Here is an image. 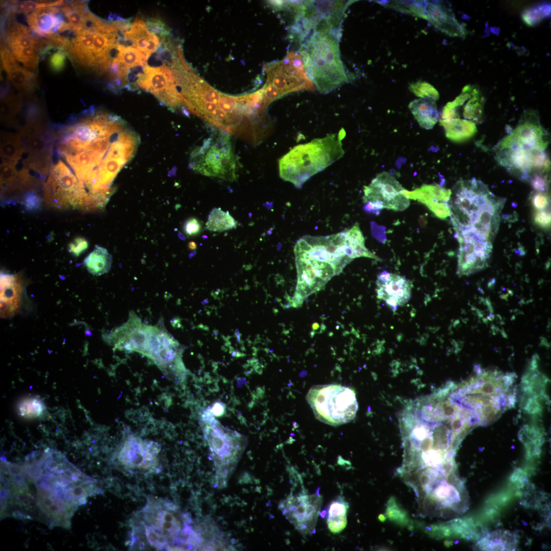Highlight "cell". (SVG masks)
<instances>
[{
	"label": "cell",
	"instance_id": "cell-3",
	"mask_svg": "<svg viewBox=\"0 0 551 551\" xmlns=\"http://www.w3.org/2000/svg\"><path fill=\"white\" fill-rule=\"evenodd\" d=\"M129 545L139 550L202 549L197 528L190 516L169 500L149 496L130 519Z\"/></svg>",
	"mask_w": 551,
	"mask_h": 551
},
{
	"label": "cell",
	"instance_id": "cell-15",
	"mask_svg": "<svg viewBox=\"0 0 551 551\" xmlns=\"http://www.w3.org/2000/svg\"><path fill=\"white\" fill-rule=\"evenodd\" d=\"M405 190L393 176L383 172L364 188L365 209L375 214L383 209L403 211L410 205Z\"/></svg>",
	"mask_w": 551,
	"mask_h": 551
},
{
	"label": "cell",
	"instance_id": "cell-13",
	"mask_svg": "<svg viewBox=\"0 0 551 551\" xmlns=\"http://www.w3.org/2000/svg\"><path fill=\"white\" fill-rule=\"evenodd\" d=\"M355 1H294V32L300 41L314 32L341 31L344 13Z\"/></svg>",
	"mask_w": 551,
	"mask_h": 551
},
{
	"label": "cell",
	"instance_id": "cell-19",
	"mask_svg": "<svg viewBox=\"0 0 551 551\" xmlns=\"http://www.w3.org/2000/svg\"><path fill=\"white\" fill-rule=\"evenodd\" d=\"M457 238L459 243L457 273L460 276H469L486 268L492 252V243L467 236Z\"/></svg>",
	"mask_w": 551,
	"mask_h": 551
},
{
	"label": "cell",
	"instance_id": "cell-43",
	"mask_svg": "<svg viewBox=\"0 0 551 551\" xmlns=\"http://www.w3.org/2000/svg\"><path fill=\"white\" fill-rule=\"evenodd\" d=\"M533 189L537 192H547L549 188L548 174H538L534 176L529 182Z\"/></svg>",
	"mask_w": 551,
	"mask_h": 551
},
{
	"label": "cell",
	"instance_id": "cell-29",
	"mask_svg": "<svg viewBox=\"0 0 551 551\" xmlns=\"http://www.w3.org/2000/svg\"><path fill=\"white\" fill-rule=\"evenodd\" d=\"M112 258L108 251L95 245V248L84 259L83 264L88 271L99 276L108 272L111 269Z\"/></svg>",
	"mask_w": 551,
	"mask_h": 551
},
{
	"label": "cell",
	"instance_id": "cell-37",
	"mask_svg": "<svg viewBox=\"0 0 551 551\" xmlns=\"http://www.w3.org/2000/svg\"><path fill=\"white\" fill-rule=\"evenodd\" d=\"M549 14H550V6L548 5L543 4L525 10L522 13V17L524 22L528 25L534 26L540 22Z\"/></svg>",
	"mask_w": 551,
	"mask_h": 551
},
{
	"label": "cell",
	"instance_id": "cell-21",
	"mask_svg": "<svg viewBox=\"0 0 551 551\" xmlns=\"http://www.w3.org/2000/svg\"><path fill=\"white\" fill-rule=\"evenodd\" d=\"M377 293L393 310L406 303L411 295L412 285L402 276L384 271L378 276Z\"/></svg>",
	"mask_w": 551,
	"mask_h": 551
},
{
	"label": "cell",
	"instance_id": "cell-46",
	"mask_svg": "<svg viewBox=\"0 0 551 551\" xmlns=\"http://www.w3.org/2000/svg\"><path fill=\"white\" fill-rule=\"evenodd\" d=\"M202 226L199 221L194 217L188 219L184 225V231L188 236H194L199 233Z\"/></svg>",
	"mask_w": 551,
	"mask_h": 551
},
{
	"label": "cell",
	"instance_id": "cell-7",
	"mask_svg": "<svg viewBox=\"0 0 551 551\" xmlns=\"http://www.w3.org/2000/svg\"><path fill=\"white\" fill-rule=\"evenodd\" d=\"M548 141L522 131H511L495 146L498 164L521 180L530 182L535 176L548 174L550 161L545 151Z\"/></svg>",
	"mask_w": 551,
	"mask_h": 551
},
{
	"label": "cell",
	"instance_id": "cell-30",
	"mask_svg": "<svg viewBox=\"0 0 551 551\" xmlns=\"http://www.w3.org/2000/svg\"><path fill=\"white\" fill-rule=\"evenodd\" d=\"M327 523L329 530L334 534L341 532L347 524L348 503L338 497L332 502L328 508Z\"/></svg>",
	"mask_w": 551,
	"mask_h": 551
},
{
	"label": "cell",
	"instance_id": "cell-17",
	"mask_svg": "<svg viewBox=\"0 0 551 551\" xmlns=\"http://www.w3.org/2000/svg\"><path fill=\"white\" fill-rule=\"evenodd\" d=\"M137 84L151 92L163 105L171 109L182 102L177 81L169 68L165 66L152 67L145 65L142 72L137 76Z\"/></svg>",
	"mask_w": 551,
	"mask_h": 551
},
{
	"label": "cell",
	"instance_id": "cell-45",
	"mask_svg": "<svg viewBox=\"0 0 551 551\" xmlns=\"http://www.w3.org/2000/svg\"><path fill=\"white\" fill-rule=\"evenodd\" d=\"M534 220L538 226L543 228H548L550 225V212L549 209L536 211Z\"/></svg>",
	"mask_w": 551,
	"mask_h": 551
},
{
	"label": "cell",
	"instance_id": "cell-36",
	"mask_svg": "<svg viewBox=\"0 0 551 551\" xmlns=\"http://www.w3.org/2000/svg\"><path fill=\"white\" fill-rule=\"evenodd\" d=\"M18 409L19 413L23 417H36L43 413L44 406L42 402L38 398H29L19 404Z\"/></svg>",
	"mask_w": 551,
	"mask_h": 551
},
{
	"label": "cell",
	"instance_id": "cell-24",
	"mask_svg": "<svg viewBox=\"0 0 551 551\" xmlns=\"http://www.w3.org/2000/svg\"><path fill=\"white\" fill-rule=\"evenodd\" d=\"M57 7L38 9L27 16L30 30L37 35L52 40L57 34L58 27L65 20Z\"/></svg>",
	"mask_w": 551,
	"mask_h": 551
},
{
	"label": "cell",
	"instance_id": "cell-16",
	"mask_svg": "<svg viewBox=\"0 0 551 551\" xmlns=\"http://www.w3.org/2000/svg\"><path fill=\"white\" fill-rule=\"evenodd\" d=\"M266 84L272 85L280 96L315 87L308 77L299 53L289 52L282 60L266 65Z\"/></svg>",
	"mask_w": 551,
	"mask_h": 551
},
{
	"label": "cell",
	"instance_id": "cell-33",
	"mask_svg": "<svg viewBox=\"0 0 551 551\" xmlns=\"http://www.w3.org/2000/svg\"><path fill=\"white\" fill-rule=\"evenodd\" d=\"M126 67L145 66L148 58L139 50L131 46L118 45L115 57Z\"/></svg>",
	"mask_w": 551,
	"mask_h": 551
},
{
	"label": "cell",
	"instance_id": "cell-34",
	"mask_svg": "<svg viewBox=\"0 0 551 551\" xmlns=\"http://www.w3.org/2000/svg\"><path fill=\"white\" fill-rule=\"evenodd\" d=\"M7 75L8 80L19 89H31L34 84L35 74L20 65L7 72Z\"/></svg>",
	"mask_w": 551,
	"mask_h": 551
},
{
	"label": "cell",
	"instance_id": "cell-38",
	"mask_svg": "<svg viewBox=\"0 0 551 551\" xmlns=\"http://www.w3.org/2000/svg\"><path fill=\"white\" fill-rule=\"evenodd\" d=\"M531 203L536 211L549 209L550 199L547 192H537L533 193L531 196Z\"/></svg>",
	"mask_w": 551,
	"mask_h": 551
},
{
	"label": "cell",
	"instance_id": "cell-5",
	"mask_svg": "<svg viewBox=\"0 0 551 551\" xmlns=\"http://www.w3.org/2000/svg\"><path fill=\"white\" fill-rule=\"evenodd\" d=\"M450 392L474 417L478 424L496 420L515 403V374L496 369L481 370Z\"/></svg>",
	"mask_w": 551,
	"mask_h": 551
},
{
	"label": "cell",
	"instance_id": "cell-32",
	"mask_svg": "<svg viewBox=\"0 0 551 551\" xmlns=\"http://www.w3.org/2000/svg\"><path fill=\"white\" fill-rule=\"evenodd\" d=\"M236 226V221L228 212L215 208L209 216L205 228L211 231L222 232L235 228Z\"/></svg>",
	"mask_w": 551,
	"mask_h": 551
},
{
	"label": "cell",
	"instance_id": "cell-23",
	"mask_svg": "<svg viewBox=\"0 0 551 551\" xmlns=\"http://www.w3.org/2000/svg\"><path fill=\"white\" fill-rule=\"evenodd\" d=\"M427 20L439 30L450 36L462 37L465 27L459 23L452 10L441 1H427Z\"/></svg>",
	"mask_w": 551,
	"mask_h": 551
},
{
	"label": "cell",
	"instance_id": "cell-12",
	"mask_svg": "<svg viewBox=\"0 0 551 551\" xmlns=\"http://www.w3.org/2000/svg\"><path fill=\"white\" fill-rule=\"evenodd\" d=\"M306 398L315 417L331 425H339L352 420L358 409L355 391L338 384L312 387Z\"/></svg>",
	"mask_w": 551,
	"mask_h": 551
},
{
	"label": "cell",
	"instance_id": "cell-11",
	"mask_svg": "<svg viewBox=\"0 0 551 551\" xmlns=\"http://www.w3.org/2000/svg\"><path fill=\"white\" fill-rule=\"evenodd\" d=\"M484 100L476 86L467 85L454 101L446 105L440 122L448 138L460 142L475 134L477 124L483 117Z\"/></svg>",
	"mask_w": 551,
	"mask_h": 551
},
{
	"label": "cell",
	"instance_id": "cell-26",
	"mask_svg": "<svg viewBox=\"0 0 551 551\" xmlns=\"http://www.w3.org/2000/svg\"><path fill=\"white\" fill-rule=\"evenodd\" d=\"M22 288L16 274H1V314L7 317L18 309Z\"/></svg>",
	"mask_w": 551,
	"mask_h": 551
},
{
	"label": "cell",
	"instance_id": "cell-31",
	"mask_svg": "<svg viewBox=\"0 0 551 551\" xmlns=\"http://www.w3.org/2000/svg\"><path fill=\"white\" fill-rule=\"evenodd\" d=\"M377 2L383 6L393 9L400 12L427 19L425 11L427 1H377Z\"/></svg>",
	"mask_w": 551,
	"mask_h": 551
},
{
	"label": "cell",
	"instance_id": "cell-39",
	"mask_svg": "<svg viewBox=\"0 0 551 551\" xmlns=\"http://www.w3.org/2000/svg\"><path fill=\"white\" fill-rule=\"evenodd\" d=\"M411 89L416 95L421 98L430 97L437 100L439 97V94L437 90L428 83L414 85Z\"/></svg>",
	"mask_w": 551,
	"mask_h": 551
},
{
	"label": "cell",
	"instance_id": "cell-41",
	"mask_svg": "<svg viewBox=\"0 0 551 551\" xmlns=\"http://www.w3.org/2000/svg\"><path fill=\"white\" fill-rule=\"evenodd\" d=\"M239 102L238 97L227 95L221 93L218 106L226 113H232Z\"/></svg>",
	"mask_w": 551,
	"mask_h": 551
},
{
	"label": "cell",
	"instance_id": "cell-47",
	"mask_svg": "<svg viewBox=\"0 0 551 551\" xmlns=\"http://www.w3.org/2000/svg\"><path fill=\"white\" fill-rule=\"evenodd\" d=\"M210 408L212 414L216 416L222 415L224 411V405L219 402L215 403L212 407Z\"/></svg>",
	"mask_w": 551,
	"mask_h": 551
},
{
	"label": "cell",
	"instance_id": "cell-8",
	"mask_svg": "<svg viewBox=\"0 0 551 551\" xmlns=\"http://www.w3.org/2000/svg\"><path fill=\"white\" fill-rule=\"evenodd\" d=\"M343 135L344 130L337 135L315 139L294 147L279 160L281 178L300 188L313 175L342 157Z\"/></svg>",
	"mask_w": 551,
	"mask_h": 551
},
{
	"label": "cell",
	"instance_id": "cell-10",
	"mask_svg": "<svg viewBox=\"0 0 551 551\" xmlns=\"http://www.w3.org/2000/svg\"><path fill=\"white\" fill-rule=\"evenodd\" d=\"M205 437L209 445L215 471L216 486H227L246 444L245 438L221 426L208 413L202 417Z\"/></svg>",
	"mask_w": 551,
	"mask_h": 551
},
{
	"label": "cell",
	"instance_id": "cell-42",
	"mask_svg": "<svg viewBox=\"0 0 551 551\" xmlns=\"http://www.w3.org/2000/svg\"><path fill=\"white\" fill-rule=\"evenodd\" d=\"M88 246L87 239L82 237H77L69 243L68 251L73 256L79 257L88 248Z\"/></svg>",
	"mask_w": 551,
	"mask_h": 551
},
{
	"label": "cell",
	"instance_id": "cell-28",
	"mask_svg": "<svg viewBox=\"0 0 551 551\" xmlns=\"http://www.w3.org/2000/svg\"><path fill=\"white\" fill-rule=\"evenodd\" d=\"M436 101L430 97H422L411 102L409 108L419 124L425 129H431L438 119Z\"/></svg>",
	"mask_w": 551,
	"mask_h": 551
},
{
	"label": "cell",
	"instance_id": "cell-2",
	"mask_svg": "<svg viewBox=\"0 0 551 551\" xmlns=\"http://www.w3.org/2000/svg\"><path fill=\"white\" fill-rule=\"evenodd\" d=\"M294 253L297 273L295 296L299 300L322 288L354 259H378L365 246L358 223L335 234L303 236L295 243Z\"/></svg>",
	"mask_w": 551,
	"mask_h": 551
},
{
	"label": "cell",
	"instance_id": "cell-27",
	"mask_svg": "<svg viewBox=\"0 0 551 551\" xmlns=\"http://www.w3.org/2000/svg\"><path fill=\"white\" fill-rule=\"evenodd\" d=\"M517 544L516 535L506 530H496L483 537L475 544L480 550H514Z\"/></svg>",
	"mask_w": 551,
	"mask_h": 551
},
{
	"label": "cell",
	"instance_id": "cell-40",
	"mask_svg": "<svg viewBox=\"0 0 551 551\" xmlns=\"http://www.w3.org/2000/svg\"><path fill=\"white\" fill-rule=\"evenodd\" d=\"M66 55L67 54L62 48H60L51 56L49 65L52 70L59 72L63 69L65 65Z\"/></svg>",
	"mask_w": 551,
	"mask_h": 551
},
{
	"label": "cell",
	"instance_id": "cell-9",
	"mask_svg": "<svg viewBox=\"0 0 551 551\" xmlns=\"http://www.w3.org/2000/svg\"><path fill=\"white\" fill-rule=\"evenodd\" d=\"M128 346L130 352H139L149 358L163 370H184L179 344L161 320L154 326L142 321L137 323L129 334Z\"/></svg>",
	"mask_w": 551,
	"mask_h": 551
},
{
	"label": "cell",
	"instance_id": "cell-48",
	"mask_svg": "<svg viewBox=\"0 0 551 551\" xmlns=\"http://www.w3.org/2000/svg\"><path fill=\"white\" fill-rule=\"evenodd\" d=\"M197 245L195 242L191 241L188 243V248L191 250H194L196 248Z\"/></svg>",
	"mask_w": 551,
	"mask_h": 551
},
{
	"label": "cell",
	"instance_id": "cell-25",
	"mask_svg": "<svg viewBox=\"0 0 551 551\" xmlns=\"http://www.w3.org/2000/svg\"><path fill=\"white\" fill-rule=\"evenodd\" d=\"M122 34L124 40L130 41L147 58L161 45L158 36L151 32L140 18H135L130 28Z\"/></svg>",
	"mask_w": 551,
	"mask_h": 551
},
{
	"label": "cell",
	"instance_id": "cell-14",
	"mask_svg": "<svg viewBox=\"0 0 551 551\" xmlns=\"http://www.w3.org/2000/svg\"><path fill=\"white\" fill-rule=\"evenodd\" d=\"M160 449L158 443L130 434L122 440L115 459L121 469L129 472L158 473L161 470L158 457Z\"/></svg>",
	"mask_w": 551,
	"mask_h": 551
},
{
	"label": "cell",
	"instance_id": "cell-1",
	"mask_svg": "<svg viewBox=\"0 0 551 551\" xmlns=\"http://www.w3.org/2000/svg\"><path fill=\"white\" fill-rule=\"evenodd\" d=\"M139 143L120 117L93 109L48 129L42 135L38 172L44 200L59 209L104 207L114 179Z\"/></svg>",
	"mask_w": 551,
	"mask_h": 551
},
{
	"label": "cell",
	"instance_id": "cell-20",
	"mask_svg": "<svg viewBox=\"0 0 551 551\" xmlns=\"http://www.w3.org/2000/svg\"><path fill=\"white\" fill-rule=\"evenodd\" d=\"M37 504L51 524L70 528L71 515L58 490L50 484L40 482L37 485Z\"/></svg>",
	"mask_w": 551,
	"mask_h": 551
},
{
	"label": "cell",
	"instance_id": "cell-35",
	"mask_svg": "<svg viewBox=\"0 0 551 551\" xmlns=\"http://www.w3.org/2000/svg\"><path fill=\"white\" fill-rule=\"evenodd\" d=\"M64 3L63 1H56L49 2H36L34 1H10L9 6L14 12L23 14H28L31 12H33L35 9L43 8H48L60 6Z\"/></svg>",
	"mask_w": 551,
	"mask_h": 551
},
{
	"label": "cell",
	"instance_id": "cell-22",
	"mask_svg": "<svg viewBox=\"0 0 551 551\" xmlns=\"http://www.w3.org/2000/svg\"><path fill=\"white\" fill-rule=\"evenodd\" d=\"M409 199L417 200L426 205L438 217L450 216L448 201L451 190L437 185H424L413 191H405Z\"/></svg>",
	"mask_w": 551,
	"mask_h": 551
},
{
	"label": "cell",
	"instance_id": "cell-44",
	"mask_svg": "<svg viewBox=\"0 0 551 551\" xmlns=\"http://www.w3.org/2000/svg\"><path fill=\"white\" fill-rule=\"evenodd\" d=\"M146 25L148 30L154 34L166 36L169 33L166 25L159 19L149 18L146 20Z\"/></svg>",
	"mask_w": 551,
	"mask_h": 551
},
{
	"label": "cell",
	"instance_id": "cell-4",
	"mask_svg": "<svg viewBox=\"0 0 551 551\" xmlns=\"http://www.w3.org/2000/svg\"><path fill=\"white\" fill-rule=\"evenodd\" d=\"M450 190L448 206L457 237L466 236L492 243L505 199L475 178L460 180Z\"/></svg>",
	"mask_w": 551,
	"mask_h": 551
},
{
	"label": "cell",
	"instance_id": "cell-6",
	"mask_svg": "<svg viewBox=\"0 0 551 551\" xmlns=\"http://www.w3.org/2000/svg\"><path fill=\"white\" fill-rule=\"evenodd\" d=\"M341 32H318L302 43L299 53L305 71L315 87L327 93L348 82L340 58Z\"/></svg>",
	"mask_w": 551,
	"mask_h": 551
},
{
	"label": "cell",
	"instance_id": "cell-18",
	"mask_svg": "<svg viewBox=\"0 0 551 551\" xmlns=\"http://www.w3.org/2000/svg\"><path fill=\"white\" fill-rule=\"evenodd\" d=\"M319 488L315 494L305 492L297 496L289 495L280 504L283 514L295 528L305 535L315 533V527L319 514L322 496L319 494Z\"/></svg>",
	"mask_w": 551,
	"mask_h": 551
}]
</instances>
